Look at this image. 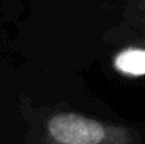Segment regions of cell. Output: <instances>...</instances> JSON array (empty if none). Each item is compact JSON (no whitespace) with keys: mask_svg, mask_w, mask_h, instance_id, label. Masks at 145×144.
<instances>
[{"mask_svg":"<svg viewBox=\"0 0 145 144\" xmlns=\"http://www.w3.org/2000/svg\"><path fill=\"white\" fill-rule=\"evenodd\" d=\"M131 21L145 30V0H130Z\"/></svg>","mask_w":145,"mask_h":144,"instance_id":"3957f363","label":"cell"},{"mask_svg":"<svg viewBox=\"0 0 145 144\" xmlns=\"http://www.w3.org/2000/svg\"><path fill=\"white\" fill-rule=\"evenodd\" d=\"M114 68L123 75H145V45H131L121 49L114 57Z\"/></svg>","mask_w":145,"mask_h":144,"instance_id":"7a4b0ae2","label":"cell"},{"mask_svg":"<svg viewBox=\"0 0 145 144\" xmlns=\"http://www.w3.org/2000/svg\"><path fill=\"white\" fill-rule=\"evenodd\" d=\"M48 144H137L130 127L104 123L73 112H61L47 122Z\"/></svg>","mask_w":145,"mask_h":144,"instance_id":"6da1fadb","label":"cell"},{"mask_svg":"<svg viewBox=\"0 0 145 144\" xmlns=\"http://www.w3.org/2000/svg\"><path fill=\"white\" fill-rule=\"evenodd\" d=\"M141 44H142V45H145V36L141 38Z\"/></svg>","mask_w":145,"mask_h":144,"instance_id":"277c9868","label":"cell"}]
</instances>
